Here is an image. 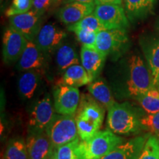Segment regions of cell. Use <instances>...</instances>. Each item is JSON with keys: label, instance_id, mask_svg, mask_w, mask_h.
Listing matches in <instances>:
<instances>
[{"label": "cell", "instance_id": "ac0fdd59", "mask_svg": "<svg viewBox=\"0 0 159 159\" xmlns=\"http://www.w3.org/2000/svg\"><path fill=\"white\" fill-rule=\"evenodd\" d=\"M88 91L95 100L108 111L115 104V100L109 87L104 80L95 79L88 84Z\"/></svg>", "mask_w": 159, "mask_h": 159}, {"label": "cell", "instance_id": "2e32d148", "mask_svg": "<svg viewBox=\"0 0 159 159\" xmlns=\"http://www.w3.org/2000/svg\"><path fill=\"white\" fill-rule=\"evenodd\" d=\"M44 55L34 41H28L18 61V69L20 71H27L39 70L43 68L45 64Z\"/></svg>", "mask_w": 159, "mask_h": 159}, {"label": "cell", "instance_id": "4dcf8cb0", "mask_svg": "<svg viewBox=\"0 0 159 159\" xmlns=\"http://www.w3.org/2000/svg\"><path fill=\"white\" fill-rule=\"evenodd\" d=\"M77 39L83 46L95 48L97 33L87 30H76L74 31Z\"/></svg>", "mask_w": 159, "mask_h": 159}, {"label": "cell", "instance_id": "5bb4252c", "mask_svg": "<svg viewBox=\"0 0 159 159\" xmlns=\"http://www.w3.org/2000/svg\"><path fill=\"white\" fill-rule=\"evenodd\" d=\"M150 135L136 137L122 143L101 159H139Z\"/></svg>", "mask_w": 159, "mask_h": 159}, {"label": "cell", "instance_id": "1f68e13d", "mask_svg": "<svg viewBox=\"0 0 159 159\" xmlns=\"http://www.w3.org/2000/svg\"><path fill=\"white\" fill-rule=\"evenodd\" d=\"M59 0H32L33 10L41 16L49 11L56 5Z\"/></svg>", "mask_w": 159, "mask_h": 159}, {"label": "cell", "instance_id": "4fadbf2b", "mask_svg": "<svg viewBox=\"0 0 159 159\" xmlns=\"http://www.w3.org/2000/svg\"><path fill=\"white\" fill-rule=\"evenodd\" d=\"M26 144L30 159H46L55 149L46 130H30Z\"/></svg>", "mask_w": 159, "mask_h": 159}, {"label": "cell", "instance_id": "7402d4cb", "mask_svg": "<svg viewBox=\"0 0 159 159\" xmlns=\"http://www.w3.org/2000/svg\"><path fill=\"white\" fill-rule=\"evenodd\" d=\"M55 62L60 71L63 73L71 66L80 64V60L76 51L71 45L63 43L57 49Z\"/></svg>", "mask_w": 159, "mask_h": 159}, {"label": "cell", "instance_id": "83f0119b", "mask_svg": "<svg viewBox=\"0 0 159 159\" xmlns=\"http://www.w3.org/2000/svg\"><path fill=\"white\" fill-rule=\"evenodd\" d=\"M80 139L77 138L72 142L61 145L56 148L57 159H80L77 147Z\"/></svg>", "mask_w": 159, "mask_h": 159}, {"label": "cell", "instance_id": "e0dca14e", "mask_svg": "<svg viewBox=\"0 0 159 159\" xmlns=\"http://www.w3.org/2000/svg\"><path fill=\"white\" fill-rule=\"evenodd\" d=\"M106 56L96 48L83 46L80 50L81 65L89 73L91 82L97 79L102 71Z\"/></svg>", "mask_w": 159, "mask_h": 159}, {"label": "cell", "instance_id": "7a4b0ae2", "mask_svg": "<svg viewBox=\"0 0 159 159\" xmlns=\"http://www.w3.org/2000/svg\"><path fill=\"white\" fill-rule=\"evenodd\" d=\"M124 139L109 129L99 130L87 140H80L77 152L80 159H101L122 144Z\"/></svg>", "mask_w": 159, "mask_h": 159}, {"label": "cell", "instance_id": "74e56055", "mask_svg": "<svg viewBox=\"0 0 159 159\" xmlns=\"http://www.w3.org/2000/svg\"><path fill=\"white\" fill-rule=\"evenodd\" d=\"M3 1H4V0H1V4H2V2Z\"/></svg>", "mask_w": 159, "mask_h": 159}, {"label": "cell", "instance_id": "8d00e7d4", "mask_svg": "<svg viewBox=\"0 0 159 159\" xmlns=\"http://www.w3.org/2000/svg\"><path fill=\"white\" fill-rule=\"evenodd\" d=\"M157 88H158V89H159V81H158V85H157Z\"/></svg>", "mask_w": 159, "mask_h": 159}, {"label": "cell", "instance_id": "484cf974", "mask_svg": "<svg viewBox=\"0 0 159 159\" xmlns=\"http://www.w3.org/2000/svg\"><path fill=\"white\" fill-rule=\"evenodd\" d=\"M68 30L74 32L76 30H87L99 33V31L106 30L100 20L94 13L88 15L75 25L68 26Z\"/></svg>", "mask_w": 159, "mask_h": 159}, {"label": "cell", "instance_id": "8992f818", "mask_svg": "<svg viewBox=\"0 0 159 159\" xmlns=\"http://www.w3.org/2000/svg\"><path fill=\"white\" fill-rule=\"evenodd\" d=\"M53 97L57 114L75 116L80 101V91L77 87L60 85L54 90Z\"/></svg>", "mask_w": 159, "mask_h": 159}, {"label": "cell", "instance_id": "836d02e7", "mask_svg": "<svg viewBox=\"0 0 159 159\" xmlns=\"http://www.w3.org/2000/svg\"><path fill=\"white\" fill-rule=\"evenodd\" d=\"M66 2H80V3H94L95 0H66Z\"/></svg>", "mask_w": 159, "mask_h": 159}, {"label": "cell", "instance_id": "d590c367", "mask_svg": "<svg viewBox=\"0 0 159 159\" xmlns=\"http://www.w3.org/2000/svg\"><path fill=\"white\" fill-rule=\"evenodd\" d=\"M157 27H158V31H159V21H158V24H157Z\"/></svg>", "mask_w": 159, "mask_h": 159}, {"label": "cell", "instance_id": "52a82bcc", "mask_svg": "<svg viewBox=\"0 0 159 159\" xmlns=\"http://www.w3.org/2000/svg\"><path fill=\"white\" fill-rule=\"evenodd\" d=\"M54 103L49 94H46L34 105L29 117L30 130H46L55 115Z\"/></svg>", "mask_w": 159, "mask_h": 159}, {"label": "cell", "instance_id": "8fae6325", "mask_svg": "<svg viewBox=\"0 0 159 159\" xmlns=\"http://www.w3.org/2000/svg\"><path fill=\"white\" fill-rule=\"evenodd\" d=\"M10 26L21 33L28 41H34L41 28V15L34 10L9 18Z\"/></svg>", "mask_w": 159, "mask_h": 159}, {"label": "cell", "instance_id": "44dd1931", "mask_svg": "<svg viewBox=\"0 0 159 159\" xmlns=\"http://www.w3.org/2000/svg\"><path fill=\"white\" fill-rule=\"evenodd\" d=\"M143 48L152 77L153 85L156 87L159 81V39L152 40Z\"/></svg>", "mask_w": 159, "mask_h": 159}, {"label": "cell", "instance_id": "3957f363", "mask_svg": "<svg viewBox=\"0 0 159 159\" xmlns=\"http://www.w3.org/2000/svg\"><path fill=\"white\" fill-rule=\"evenodd\" d=\"M108 129L118 135H131L142 129L140 119L128 103H117L108 110Z\"/></svg>", "mask_w": 159, "mask_h": 159}, {"label": "cell", "instance_id": "6da1fadb", "mask_svg": "<svg viewBox=\"0 0 159 159\" xmlns=\"http://www.w3.org/2000/svg\"><path fill=\"white\" fill-rule=\"evenodd\" d=\"M94 99L83 97L79 105L75 121L81 140H87L99 132L105 116V109Z\"/></svg>", "mask_w": 159, "mask_h": 159}, {"label": "cell", "instance_id": "ba28073f", "mask_svg": "<svg viewBox=\"0 0 159 159\" xmlns=\"http://www.w3.org/2000/svg\"><path fill=\"white\" fill-rule=\"evenodd\" d=\"M128 42L126 30L106 29L97 33L95 48L107 56L120 51Z\"/></svg>", "mask_w": 159, "mask_h": 159}, {"label": "cell", "instance_id": "603a6c76", "mask_svg": "<svg viewBox=\"0 0 159 159\" xmlns=\"http://www.w3.org/2000/svg\"><path fill=\"white\" fill-rule=\"evenodd\" d=\"M126 13L131 20L144 18L152 9L155 0H124Z\"/></svg>", "mask_w": 159, "mask_h": 159}, {"label": "cell", "instance_id": "cb8c5ba5", "mask_svg": "<svg viewBox=\"0 0 159 159\" xmlns=\"http://www.w3.org/2000/svg\"><path fill=\"white\" fill-rule=\"evenodd\" d=\"M136 99L147 114H155L159 111V89L157 87H152L139 95Z\"/></svg>", "mask_w": 159, "mask_h": 159}, {"label": "cell", "instance_id": "f1b7e54d", "mask_svg": "<svg viewBox=\"0 0 159 159\" xmlns=\"http://www.w3.org/2000/svg\"><path fill=\"white\" fill-rule=\"evenodd\" d=\"M140 122L143 129L148 130L159 139V111L155 114H148L140 118Z\"/></svg>", "mask_w": 159, "mask_h": 159}, {"label": "cell", "instance_id": "277c9868", "mask_svg": "<svg viewBox=\"0 0 159 159\" xmlns=\"http://www.w3.org/2000/svg\"><path fill=\"white\" fill-rule=\"evenodd\" d=\"M129 77L127 82L128 90L131 96L136 97L154 87L152 77L142 57L132 55L129 59Z\"/></svg>", "mask_w": 159, "mask_h": 159}, {"label": "cell", "instance_id": "d4e9b609", "mask_svg": "<svg viewBox=\"0 0 159 159\" xmlns=\"http://www.w3.org/2000/svg\"><path fill=\"white\" fill-rule=\"evenodd\" d=\"M4 159H30L25 141L21 138L11 139L7 145Z\"/></svg>", "mask_w": 159, "mask_h": 159}, {"label": "cell", "instance_id": "e575fe53", "mask_svg": "<svg viewBox=\"0 0 159 159\" xmlns=\"http://www.w3.org/2000/svg\"><path fill=\"white\" fill-rule=\"evenodd\" d=\"M46 159H57V153H56V149H55V150L52 151V153L49 155V156L47 157Z\"/></svg>", "mask_w": 159, "mask_h": 159}, {"label": "cell", "instance_id": "d6986e66", "mask_svg": "<svg viewBox=\"0 0 159 159\" xmlns=\"http://www.w3.org/2000/svg\"><path fill=\"white\" fill-rule=\"evenodd\" d=\"M41 81V75L38 70H27L21 75L18 80L19 94L23 98H33Z\"/></svg>", "mask_w": 159, "mask_h": 159}, {"label": "cell", "instance_id": "7c38bea8", "mask_svg": "<svg viewBox=\"0 0 159 159\" xmlns=\"http://www.w3.org/2000/svg\"><path fill=\"white\" fill-rule=\"evenodd\" d=\"M66 33L53 24H47L41 27L34 41L44 54H49L62 44Z\"/></svg>", "mask_w": 159, "mask_h": 159}, {"label": "cell", "instance_id": "30bf717a", "mask_svg": "<svg viewBox=\"0 0 159 159\" xmlns=\"http://www.w3.org/2000/svg\"><path fill=\"white\" fill-rule=\"evenodd\" d=\"M27 40L16 30L11 27L5 30L2 39V55L6 63L19 61L27 46Z\"/></svg>", "mask_w": 159, "mask_h": 159}, {"label": "cell", "instance_id": "ffe728a7", "mask_svg": "<svg viewBox=\"0 0 159 159\" xmlns=\"http://www.w3.org/2000/svg\"><path fill=\"white\" fill-rule=\"evenodd\" d=\"M91 82V80L89 73L82 65H73L63 72L62 84L78 88L89 84Z\"/></svg>", "mask_w": 159, "mask_h": 159}, {"label": "cell", "instance_id": "f546056e", "mask_svg": "<svg viewBox=\"0 0 159 159\" xmlns=\"http://www.w3.org/2000/svg\"><path fill=\"white\" fill-rule=\"evenodd\" d=\"M33 7L32 0H13L11 5L5 12L7 17L21 14L30 11Z\"/></svg>", "mask_w": 159, "mask_h": 159}, {"label": "cell", "instance_id": "9a60e30c", "mask_svg": "<svg viewBox=\"0 0 159 159\" xmlns=\"http://www.w3.org/2000/svg\"><path fill=\"white\" fill-rule=\"evenodd\" d=\"M94 3L70 2L61 7L57 12V16L61 22L70 26L75 25L83 18L93 13Z\"/></svg>", "mask_w": 159, "mask_h": 159}, {"label": "cell", "instance_id": "5b68a950", "mask_svg": "<svg viewBox=\"0 0 159 159\" xmlns=\"http://www.w3.org/2000/svg\"><path fill=\"white\" fill-rule=\"evenodd\" d=\"M46 132L55 149L79 138L75 117L72 115L55 114Z\"/></svg>", "mask_w": 159, "mask_h": 159}, {"label": "cell", "instance_id": "d6a6232c", "mask_svg": "<svg viewBox=\"0 0 159 159\" xmlns=\"http://www.w3.org/2000/svg\"><path fill=\"white\" fill-rule=\"evenodd\" d=\"M122 5V0H95V5Z\"/></svg>", "mask_w": 159, "mask_h": 159}, {"label": "cell", "instance_id": "4316f807", "mask_svg": "<svg viewBox=\"0 0 159 159\" xmlns=\"http://www.w3.org/2000/svg\"><path fill=\"white\" fill-rule=\"evenodd\" d=\"M139 159H159V139L156 136H148Z\"/></svg>", "mask_w": 159, "mask_h": 159}, {"label": "cell", "instance_id": "9c48e42d", "mask_svg": "<svg viewBox=\"0 0 159 159\" xmlns=\"http://www.w3.org/2000/svg\"><path fill=\"white\" fill-rule=\"evenodd\" d=\"M93 13L100 20L106 29H124L128 27L126 12L119 5H98Z\"/></svg>", "mask_w": 159, "mask_h": 159}]
</instances>
